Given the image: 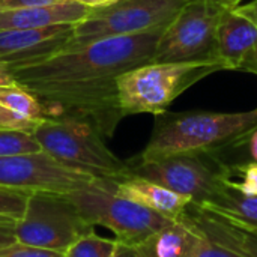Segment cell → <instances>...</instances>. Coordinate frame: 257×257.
Returning <instances> with one entry per match:
<instances>
[{"mask_svg": "<svg viewBox=\"0 0 257 257\" xmlns=\"http://www.w3.org/2000/svg\"><path fill=\"white\" fill-rule=\"evenodd\" d=\"M42 120H35L32 117H27L21 113H17L11 108L0 105V130L20 131L33 136L35 130L39 126Z\"/></svg>", "mask_w": 257, "mask_h": 257, "instance_id": "603a6c76", "label": "cell"}, {"mask_svg": "<svg viewBox=\"0 0 257 257\" xmlns=\"http://www.w3.org/2000/svg\"><path fill=\"white\" fill-rule=\"evenodd\" d=\"M15 224H17V220L0 218V248L17 242Z\"/></svg>", "mask_w": 257, "mask_h": 257, "instance_id": "4316f807", "label": "cell"}, {"mask_svg": "<svg viewBox=\"0 0 257 257\" xmlns=\"http://www.w3.org/2000/svg\"><path fill=\"white\" fill-rule=\"evenodd\" d=\"M236 11L239 14H242L244 17H247L257 27V0H253V2L242 5V6H236Z\"/></svg>", "mask_w": 257, "mask_h": 257, "instance_id": "f1b7e54d", "label": "cell"}, {"mask_svg": "<svg viewBox=\"0 0 257 257\" xmlns=\"http://www.w3.org/2000/svg\"><path fill=\"white\" fill-rule=\"evenodd\" d=\"M197 206L257 229V194H247L235 188L229 179L206 203Z\"/></svg>", "mask_w": 257, "mask_h": 257, "instance_id": "e0dca14e", "label": "cell"}, {"mask_svg": "<svg viewBox=\"0 0 257 257\" xmlns=\"http://www.w3.org/2000/svg\"><path fill=\"white\" fill-rule=\"evenodd\" d=\"M116 193L120 197L169 220L182 218L193 203L191 199L136 175L117 179Z\"/></svg>", "mask_w": 257, "mask_h": 257, "instance_id": "4fadbf2b", "label": "cell"}, {"mask_svg": "<svg viewBox=\"0 0 257 257\" xmlns=\"http://www.w3.org/2000/svg\"><path fill=\"white\" fill-rule=\"evenodd\" d=\"M130 175L157 182L191 199L193 205L206 203L229 179V164L218 154H172L128 161Z\"/></svg>", "mask_w": 257, "mask_h": 257, "instance_id": "8992f818", "label": "cell"}, {"mask_svg": "<svg viewBox=\"0 0 257 257\" xmlns=\"http://www.w3.org/2000/svg\"><path fill=\"white\" fill-rule=\"evenodd\" d=\"M164 29L104 38L78 48L60 50L39 62L11 65L9 72L15 83L42 102L47 117H81L90 120L104 137H111L125 117L116 80L154 62Z\"/></svg>", "mask_w": 257, "mask_h": 257, "instance_id": "6da1fadb", "label": "cell"}, {"mask_svg": "<svg viewBox=\"0 0 257 257\" xmlns=\"http://www.w3.org/2000/svg\"><path fill=\"white\" fill-rule=\"evenodd\" d=\"M257 128V107L239 113L164 111L155 116L152 136L139 155L155 158L172 154H220Z\"/></svg>", "mask_w": 257, "mask_h": 257, "instance_id": "7a4b0ae2", "label": "cell"}, {"mask_svg": "<svg viewBox=\"0 0 257 257\" xmlns=\"http://www.w3.org/2000/svg\"><path fill=\"white\" fill-rule=\"evenodd\" d=\"M229 182L247 193V194H257V164L244 161L236 164H229Z\"/></svg>", "mask_w": 257, "mask_h": 257, "instance_id": "7402d4cb", "label": "cell"}, {"mask_svg": "<svg viewBox=\"0 0 257 257\" xmlns=\"http://www.w3.org/2000/svg\"><path fill=\"white\" fill-rule=\"evenodd\" d=\"M0 105L21 113L35 120L47 119V111L42 102L18 83L0 86Z\"/></svg>", "mask_w": 257, "mask_h": 257, "instance_id": "ac0fdd59", "label": "cell"}, {"mask_svg": "<svg viewBox=\"0 0 257 257\" xmlns=\"http://www.w3.org/2000/svg\"><path fill=\"white\" fill-rule=\"evenodd\" d=\"M116 182L117 179L111 178H95L66 196L87 224L108 229L114 239L126 245H137L173 221L120 197L116 193Z\"/></svg>", "mask_w": 257, "mask_h": 257, "instance_id": "5b68a950", "label": "cell"}, {"mask_svg": "<svg viewBox=\"0 0 257 257\" xmlns=\"http://www.w3.org/2000/svg\"><path fill=\"white\" fill-rule=\"evenodd\" d=\"M245 72H251V74H256L257 75V56L253 59V62L248 65V68L245 69Z\"/></svg>", "mask_w": 257, "mask_h": 257, "instance_id": "d6a6232c", "label": "cell"}, {"mask_svg": "<svg viewBox=\"0 0 257 257\" xmlns=\"http://www.w3.org/2000/svg\"><path fill=\"white\" fill-rule=\"evenodd\" d=\"M194 257H247L245 254L229 248L220 242H215L214 239L208 238L206 235L202 233V238L199 241L197 250Z\"/></svg>", "mask_w": 257, "mask_h": 257, "instance_id": "cb8c5ba5", "label": "cell"}, {"mask_svg": "<svg viewBox=\"0 0 257 257\" xmlns=\"http://www.w3.org/2000/svg\"><path fill=\"white\" fill-rule=\"evenodd\" d=\"M74 26L0 30V63L11 66L39 62L54 56L72 36Z\"/></svg>", "mask_w": 257, "mask_h": 257, "instance_id": "8fae6325", "label": "cell"}, {"mask_svg": "<svg viewBox=\"0 0 257 257\" xmlns=\"http://www.w3.org/2000/svg\"><path fill=\"white\" fill-rule=\"evenodd\" d=\"M217 50L229 69L245 71L257 56V27L236 8H226L220 18Z\"/></svg>", "mask_w": 257, "mask_h": 257, "instance_id": "7c38bea8", "label": "cell"}, {"mask_svg": "<svg viewBox=\"0 0 257 257\" xmlns=\"http://www.w3.org/2000/svg\"><path fill=\"white\" fill-rule=\"evenodd\" d=\"M187 0H116L93 8L90 15L74 26L62 50L78 48L93 41L143 33L167 27Z\"/></svg>", "mask_w": 257, "mask_h": 257, "instance_id": "52a82bcc", "label": "cell"}, {"mask_svg": "<svg viewBox=\"0 0 257 257\" xmlns=\"http://www.w3.org/2000/svg\"><path fill=\"white\" fill-rule=\"evenodd\" d=\"M227 69L223 62H151L117 77V98L123 116L161 114L197 81Z\"/></svg>", "mask_w": 257, "mask_h": 257, "instance_id": "3957f363", "label": "cell"}, {"mask_svg": "<svg viewBox=\"0 0 257 257\" xmlns=\"http://www.w3.org/2000/svg\"><path fill=\"white\" fill-rule=\"evenodd\" d=\"M42 152L39 142L27 133L0 130V157Z\"/></svg>", "mask_w": 257, "mask_h": 257, "instance_id": "ffe728a7", "label": "cell"}, {"mask_svg": "<svg viewBox=\"0 0 257 257\" xmlns=\"http://www.w3.org/2000/svg\"><path fill=\"white\" fill-rule=\"evenodd\" d=\"M230 148H244V149H247V154H248V158H250L248 161L257 164V128L250 131L247 136H244L238 143H235Z\"/></svg>", "mask_w": 257, "mask_h": 257, "instance_id": "83f0119b", "label": "cell"}, {"mask_svg": "<svg viewBox=\"0 0 257 257\" xmlns=\"http://www.w3.org/2000/svg\"><path fill=\"white\" fill-rule=\"evenodd\" d=\"M92 232L93 227L83 220L66 194L50 191H33L15 224L18 242L63 254L77 239Z\"/></svg>", "mask_w": 257, "mask_h": 257, "instance_id": "9c48e42d", "label": "cell"}, {"mask_svg": "<svg viewBox=\"0 0 257 257\" xmlns=\"http://www.w3.org/2000/svg\"><path fill=\"white\" fill-rule=\"evenodd\" d=\"M74 2H78V3L89 6V8H102V6L114 3L116 0H74Z\"/></svg>", "mask_w": 257, "mask_h": 257, "instance_id": "4dcf8cb0", "label": "cell"}, {"mask_svg": "<svg viewBox=\"0 0 257 257\" xmlns=\"http://www.w3.org/2000/svg\"><path fill=\"white\" fill-rule=\"evenodd\" d=\"M0 257H65L63 253L50 251L32 245H26L21 242H14L11 245L0 248Z\"/></svg>", "mask_w": 257, "mask_h": 257, "instance_id": "d4e9b609", "label": "cell"}, {"mask_svg": "<svg viewBox=\"0 0 257 257\" xmlns=\"http://www.w3.org/2000/svg\"><path fill=\"white\" fill-rule=\"evenodd\" d=\"M15 80L12 77V74L9 72V66L0 63V86H6V84H14Z\"/></svg>", "mask_w": 257, "mask_h": 257, "instance_id": "f546056e", "label": "cell"}, {"mask_svg": "<svg viewBox=\"0 0 257 257\" xmlns=\"http://www.w3.org/2000/svg\"><path fill=\"white\" fill-rule=\"evenodd\" d=\"M117 245V239L98 236L95 232L77 239L65 253V257H110Z\"/></svg>", "mask_w": 257, "mask_h": 257, "instance_id": "d6986e66", "label": "cell"}, {"mask_svg": "<svg viewBox=\"0 0 257 257\" xmlns=\"http://www.w3.org/2000/svg\"><path fill=\"white\" fill-rule=\"evenodd\" d=\"M33 137L44 152L68 167L111 179L130 175L128 161H122L107 148L105 137L90 120L72 116L47 117Z\"/></svg>", "mask_w": 257, "mask_h": 257, "instance_id": "277c9868", "label": "cell"}, {"mask_svg": "<svg viewBox=\"0 0 257 257\" xmlns=\"http://www.w3.org/2000/svg\"><path fill=\"white\" fill-rule=\"evenodd\" d=\"M92 173L68 167L47 152L0 157V185L27 191H50L68 194L90 181Z\"/></svg>", "mask_w": 257, "mask_h": 257, "instance_id": "30bf717a", "label": "cell"}, {"mask_svg": "<svg viewBox=\"0 0 257 257\" xmlns=\"http://www.w3.org/2000/svg\"><path fill=\"white\" fill-rule=\"evenodd\" d=\"M57 2H62V0H0V11L44 6V5H51V3H57Z\"/></svg>", "mask_w": 257, "mask_h": 257, "instance_id": "484cf974", "label": "cell"}, {"mask_svg": "<svg viewBox=\"0 0 257 257\" xmlns=\"http://www.w3.org/2000/svg\"><path fill=\"white\" fill-rule=\"evenodd\" d=\"M226 8L218 0H187L160 36L154 62H221L217 27Z\"/></svg>", "mask_w": 257, "mask_h": 257, "instance_id": "ba28073f", "label": "cell"}, {"mask_svg": "<svg viewBox=\"0 0 257 257\" xmlns=\"http://www.w3.org/2000/svg\"><path fill=\"white\" fill-rule=\"evenodd\" d=\"M202 232L185 214L133 245L137 257H194Z\"/></svg>", "mask_w": 257, "mask_h": 257, "instance_id": "9a60e30c", "label": "cell"}, {"mask_svg": "<svg viewBox=\"0 0 257 257\" xmlns=\"http://www.w3.org/2000/svg\"><path fill=\"white\" fill-rule=\"evenodd\" d=\"M220 3H223L224 6H227V8H236V6H239V3H241V0H218Z\"/></svg>", "mask_w": 257, "mask_h": 257, "instance_id": "1f68e13d", "label": "cell"}, {"mask_svg": "<svg viewBox=\"0 0 257 257\" xmlns=\"http://www.w3.org/2000/svg\"><path fill=\"white\" fill-rule=\"evenodd\" d=\"M33 191L8 188L0 185V218L20 220L24 214L27 200Z\"/></svg>", "mask_w": 257, "mask_h": 257, "instance_id": "44dd1931", "label": "cell"}, {"mask_svg": "<svg viewBox=\"0 0 257 257\" xmlns=\"http://www.w3.org/2000/svg\"><path fill=\"white\" fill-rule=\"evenodd\" d=\"M187 215L208 238L233 248L247 257H257V229H251L224 215L190 205Z\"/></svg>", "mask_w": 257, "mask_h": 257, "instance_id": "2e32d148", "label": "cell"}, {"mask_svg": "<svg viewBox=\"0 0 257 257\" xmlns=\"http://www.w3.org/2000/svg\"><path fill=\"white\" fill-rule=\"evenodd\" d=\"M93 8L74 0H62L51 5L0 11V30L6 29H42L62 24H77L90 15Z\"/></svg>", "mask_w": 257, "mask_h": 257, "instance_id": "5bb4252c", "label": "cell"}]
</instances>
